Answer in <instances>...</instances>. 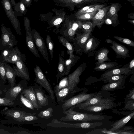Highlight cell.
Masks as SVG:
<instances>
[{"mask_svg": "<svg viewBox=\"0 0 134 134\" xmlns=\"http://www.w3.org/2000/svg\"><path fill=\"white\" fill-rule=\"evenodd\" d=\"M69 80L68 76L63 78L54 87L53 90L54 93L66 87L68 85Z\"/></svg>", "mask_w": 134, "mask_h": 134, "instance_id": "obj_37", "label": "cell"}, {"mask_svg": "<svg viewBox=\"0 0 134 134\" xmlns=\"http://www.w3.org/2000/svg\"><path fill=\"white\" fill-rule=\"evenodd\" d=\"M125 80H123L111 83H107L102 86L101 91H109L124 89L125 88Z\"/></svg>", "mask_w": 134, "mask_h": 134, "instance_id": "obj_27", "label": "cell"}, {"mask_svg": "<svg viewBox=\"0 0 134 134\" xmlns=\"http://www.w3.org/2000/svg\"><path fill=\"white\" fill-rule=\"evenodd\" d=\"M133 129V128L131 126H126L124 129V130H126L129 131L131 130H132Z\"/></svg>", "mask_w": 134, "mask_h": 134, "instance_id": "obj_52", "label": "cell"}, {"mask_svg": "<svg viewBox=\"0 0 134 134\" xmlns=\"http://www.w3.org/2000/svg\"><path fill=\"white\" fill-rule=\"evenodd\" d=\"M16 107L14 103L9 99L5 97H0V107Z\"/></svg>", "mask_w": 134, "mask_h": 134, "instance_id": "obj_41", "label": "cell"}, {"mask_svg": "<svg viewBox=\"0 0 134 134\" xmlns=\"http://www.w3.org/2000/svg\"><path fill=\"white\" fill-rule=\"evenodd\" d=\"M88 89L85 88L77 94L65 100L62 104L63 111H65L77 104L91 98L98 92L87 93Z\"/></svg>", "mask_w": 134, "mask_h": 134, "instance_id": "obj_4", "label": "cell"}, {"mask_svg": "<svg viewBox=\"0 0 134 134\" xmlns=\"http://www.w3.org/2000/svg\"><path fill=\"white\" fill-rule=\"evenodd\" d=\"M128 76L123 75L111 76L102 79L104 83H111L126 80Z\"/></svg>", "mask_w": 134, "mask_h": 134, "instance_id": "obj_34", "label": "cell"}, {"mask_svg": "<svg viewBox=\"0 0 134 134\" xmlns=\"http://www.w3.org/2000/svg\"><path fill=\"white\" fill-rule=\"evenodd\" d=\"M59 31L62 36L69 42L73 41L77 32L80 30L79 21H69Z\"/></svg>", "mask_w": 134, "mask_h": 134, "instance_id": "obj_10", "label": "cell"}, {"mask_svg": "<svg viewBox=\"0 0 134 134\" xmlns=\"http://www.w3.org/2000/svg\"><path fill=\"white\" fill-rule=\"evenodd\" d=\"M98 10L93 12L85 13L75 16L77 19L86 20L92 19Z\"/></svg>", "mask_w": 134, "mask_h": 134, "instance_id": "obj_42", "label": "cell"}, {"mask_svg": "<svg viewBox=\"0 0 134 134\" xmlns=\"http://www.w3.org/2000/svg\"><path fill=\"white\" fill-rule=\"evenodd\" d=\"M119 4L118 3H114L110 6L107 12L106 17L109 19L113 23H116L118 20V13L119 9Z\"/></svg>", "mask_w": 134, "mask_h": 134, "instance_id": "obj_29", "label": "cell"}, {"mask_svg": "<svg viewBox=\"0 0 134 134\" xmlns=\"http://www.w3.org/2000/svg\"><path fill=\"white\" fill-rule=\"evenodd\" d=\"M103 123L100 121L93 122H82L76 123L65 122L57 119L55 122V126L57 128L66 127L89 129L95 128L102 126Z\"/></svg>", "mask_w": 134, "mask_h": 134, "instance_id": "obj_11", "label": "cell"}, {"mask_svg": "<svg viewBox=\"0 0 134 134\" xmlns=\"http://www.w3.org/2000/svg\"><path fill=\"white\" fill-rule=\"evenodd\" d=\"M86 63L84 62L79 65L72 73L68 76V86L65 88L55 92L57 101L59 103L72 97L76 93L83 91L85 88H81L77 86L80 79V76L86 69Z\"/></svg>", "mask_w": 134, "mask_h": 134, "instance_id": "obj_1", "label": "cell"}, {"mask_svg": "<svg viewBox=\"0 0 134 134\" xmlns=\"http://www.w3.org/2000/svg\"><path fill=\"white\" fill-rule=\"evenodd\" d=\"M5 62L3 57L0 55V79L4 84L7 82L5 67Z\"/></svg>", "mask_w": 134, "mask_h": 134, "instance_id": "obj_35", "label": "cell"}, {"mask_svg": "<svg viewBox=\"0 0 134 134\" xmlns=\"http://www.w3.org/2000/svg\"><path fill=\"white\" fill-rule=\"evenodd\" d=\"M70 70H68L65 65V60L60 55L58 64L56 77L58 81L64 76L68 75Z\"/></svg>", "mask_w": 134, "mask_h": 134, "instance_id": "obj_30", "label": "cell"}, {"mask_svg": "<svg viewBox=\"0 0 134 134\" xmlns=\"http://www.w3.org/2000/svg\"><path fill=\"white\" fill-rule=\"evenodd\" d=\"M28 87L26 80L23 79L16 85L8 89L5 92V97L13 102L18 95Z\"/></svg>", "mask_w": 134, "mask_h": 134, "instance_id": "obj_16", "label": "cell"}, {"mask_svg": "<svg viewBox=\"0 0 134 134\" xmlns=\"http://www.w3.org/2000/svg\"><path fill=\"white\" fill-rule=\"evenodd\" d=\"M132 118H134V111H132L126 116L114 122L111 125L112 127L109 130L114 132L120 129L125 126Z\"/></svg>", "mask_w": 134, "mask_h": 134, "instance_id": "obj_22", "label": "cell"}, {"mask_svg": "<svg viewBox=\"0 0 134 134\" xmlns=\"http://www.w3.org/2000/svg\"><path fill=\"white\" fill-rule=\"evenodd\" d=\"M46 40L47 48L50 55L51 59L52 60L53 57L54 43L49 35H46Z\"/></svg>", "mask_w": 134, "mask_h": 134, "instance_id": "obj_40", "label": "cell"}, {"mask_svg": "<svg viewBox=\"0 0 134 134\" xmlns=\"http://www.w3.org/2000/svg\"><path fill=\"white\" fill-rule=\"evenodd\" d=\"M100 43L99 40L91 34L85 44L83 53L88 57L93 56Z\"/></svg>", "mask_w": 134, "mask_h": 134, "instance_id": "obj_17", "label": "cell"}, {"mask_svg": "<svg viewBox=\"0 0 134 134\" xmlns=\"http://www.w3.org/2000/svg\"><path fill=\"white\" fill-rule=\"evenodd\" d=\"M105 41L112 44L110 47L115 53L117 58L125 59L130 57L129 50L125 46L109 39H106Z\"/></svg>", "mask_w": 134, "mask_h": 134, "instance_id": "obj_15", "label": "cell"}, {"mask_svg": "<svg viewBox=\"0 0 134 134\" xmlns=\"http://www.w3.org/2000/svg\"><path fill=\"white\" fill-rule=\"evenodd\" d=\"M86 134H117L115 132H112L108 130L106 128L100 129H95L93 131L86 133Z\"/></svg>", "mask_w": 134, "mask_h": 134, "instance_id": "obj_44", "label": "cell"}, {"mask_svg": "<svg viewBox=\"0 0 134 134\" xmlns=\"http://www.w3.org/2000/svg\"><path fill=\"white\" fill-rule=\"evenodd\" d=\"M1 55L7 62L15 64L18 60H21L26 62V58L25 54H22L16 46L15 48L1 50Z\"/></svg>", "mask_w": 134, "mask_h": 134, "instance_id": "obj_7", "label": "cell"}, {"mask_svg": "<svg viewBox=\"0 0 134 134\" xmlns=\"http://www.w3.org/2000/svg\"><path fill=\"white\" fill-rule=\"evenodd\" d=\"M118 106V104L111 99L102 98L97 104L84 108L82 110L91 112H98L112 109Z\"/></svg>", "mask_w": 134, "mask_h": 134, "instance_id": "obj_12", "label": "cell"}, {"mask_svg": "<svg viewBox=\"0 0 134 134\" xmlns=\"http://www.w3.org/2000/svg\"><path fill=\"white\" fill-rule=\"evenodd\" d=\"M20 93L31 102L35 108L37 110H39V109L32 86H29L27 88L24 89Z\"/></svg>", "mask_w": 134, "mask_h": 134, "instance_id": "obj_23", "label": "cell"}, {"mask_svg": "<svg viewBox=\"0 0 134 134\" xmlns=\"http://www.w3.org/2000/svg\"><path fill=\"white\" fill-rule=\"evenodd\" d=\"M102 97L100 92H98L91 98L74 107L75 108H77L79 109L82 110L84 108L97 104L100 101Z\"/></svg>", "mask_w": 134, "mask_h": 134, "instance_id": "obj_25", "label": "cell"}, {"mask_svg": "<svg viewBox=\"0 0 134 134\" xmlns=\"http://www.w3.org/2000/svg\"><path fill=\"white\" fill-rule=\"evenodd\" d=\"M13 102L16 107H18L22 110L25 108L31 110L34 109L35 108L31 102L20 93L18 95Z\"/></svg>", "mask_w": 134, "mask_h": 134, "instance_id": "obj_21", "label": "cell"}, {"mask_svg": "<svg viewBox=\"0 0 134 134\" xmlns=\"http://www.w3.org/2000/svg\"><path fill=\"white\" fill-rule=\"evenodd\" d=\"M1 35L0 39V50L8 49L16 46L18 41L11 29L6 27L2 23L1 24Z\"/></svg>", "mask_w": 134, "mask_h": 134, "instance_id": "obj_3", "label": "cell"}, {"mask_svg": "<svg viewBox=\"0 0 134 134\" xmlns=\"http://www.w3.org/2000/svg\"><path fill=\"white\" fill-rule=\"evenodd\" d=\"M39 109L48 105L49 96L46 94L43 87L35 83L32 86Z\"/></svg>", "mask_w": 134, "mask_h": 134, "instance_id": "obj_14", "label": "cell"}, {"mask_svg": "<svg viewBox=\"0 0 134 134\" xmlns=\"http://www.w3.org/2000/svg\"><path fill=\"white\" fill-rule=\"evenodd\" d=\"M59 42L67 49V53L69 55V57H71L74 55L73 52L74 51V47L73 44L70 43L63 36H58Z\"/></svg>", "mask_w": 134, "mask_h": 134, "instance_id": "obj_33", "label": "cell"}, {"mask_svg": "<svg viewBox=\"0 0 134 134\" xmlns=\"http://www.w3.org/2000/svg\"><path fill=\"white\" fill-rule=\"evenodd\" d=\"M10 1L12 6L13 7L16 3L15 2V0H10Z\"/></svg>", "mask_w": 134, "mask_h": 134, "instance_id": "obj_53", "label": "cell"}, {"mask_svg": "<svg viewBox=\"0 0 134 134\" xmlns=\"http://www.w3.org/2000/svg\"><path fill=\"white\" fill-rule=\"evenodd\" d=\"M15 15L16 17L25 15L26 13L27 9L21 0L16 3L13 7Z\"/></svg>", "mask_w": 134, "mask_h": 134, "instance_id": "obj_32", "label": "cell"}, {"mask_svg": "<svg viewBox=\"0 0 134 134\" xmlns=\"http://www.w3.org/2000/svg\"><path fill=\"white\" fill-rule=\"evenodd\" d=\"M127 0L128 1H129L130 2H131V3H133L134 2V0Z\"/></svg>", "mask_w": 134, "mask_h": 134, "instance_id": "obj_55", "label": "cell"}, {"mask_svg": "<svg viewBox=\"0 0 134 134\" xmlns=\"http://www.w3.org/2000/svg\"><path fill=\"white\" fill-rule=\"evenodd\" d=\"M26 43L30 51L36 57L40 58V56L36 47L31 34V29L26 30Z\"/></svg>", "mask_w": 134, "mask_h": 134, "instance_id": "obj_26", "label": "cell"}, {"mask_svg": "<svg viewBox=\"0 0 134 134\" xmlns=\"http://www.w3.org/2000/svg\"><path fill=\"white\" fill-rule=\"evenodd\" d=\"M32 0H21L26 7H30L31 5Z\"/></svg>", "mask_w": 134, "mask_h": 134, "instance_id": "obj_49", "label": "cell"}, {"mask_svg": "<svg viewBox=\"0 0 134 134\" xmlns=\"http://www.w3.org/2000/svg\"><path fill=\"white\" fill-rule=\"evenodd\" d=\"M31 34L33 41L38 50L48 63L49 60L46 47L43 38L35 29L31 30Z\"/></svg>", "mask_w": 134, "mask_h": 134, "instance_id": "obj_13", "label": "cell"}, {"mask_svg": "<svg viewBox=\"0 0 134 134\" xmlns=\"http://www.w3.org/2000/svg\"><path fill=\"white\" fill-rule=\"evenodd\" d=\"M6 92L0 89V97H5Z\"/></svg>", "mask_w": 134, "mask_h": 134, "instance_id": "obj_51", "label": "cell"}, {"mask_svg": "<svg viewBox=\"0 0 134 134\" xmlns=\"http://www.w3.org/2000/svg\"><path fill=\"white\" fill-rule=\"evenodd\" d=\"M1 3L6 15L10 21L16 33L21 35L19 21L14 14L10 0H1Z\"/></svg>", "mask_w": 134, "mask_h": 134, "instance_id": "obj_8", "label": "cell"}, {"mask_svg": "<svg viewBox=\"0 0 134 134\" xmlns=\"http://www.w3.org/2000/svg\"><path fill=\"white\" fill-rule=\"evenodd\" d=\"M80 58L79 57L74 55L71 57H69V59L65 61V66L68 70H71V67L77 62Z\"/></svg>", "mask_w": 134, "mask_h": 134, "instance_id": "obj_38", "label": "cell"}, {"mask_svg": "<svg viewBox=\"0 0 134 134\" xmlns=\"http://www.w3.org/2000/svg\"><path fill=\"white\" fill-rule=\"evenodd\" d=\"M113 37L119 41L123 43L130 46L134 47V42L130 39L126 38H122L116 35L114 36Z\"/></svg>", "mask_w": 134, "mask_h": 134, "instance_id": "obj_45", "label": "cell"}, {"mask_svg": "<svg viewBox=\"0 0 134 134\" xmlns=\"http://www.w3.org/2000/svg\"><path fill=\"white\" fill-rule=\"evenodd\" d=\"M34 70L35 75L34 81L36 83L44 88L47 91L52 100L54 101V93L53 90L41 69L39 66L36 65Z\"/></svg>", "mask_w": 134, "mask_h": 134, "instance_id": "obj_6", "label": "cell"}, {"mask_svg": "<svg viewBox=\"0 0 134 134\" xmlns=\"http://www.w3.org/2000/svg\"><path fill=\"white\" fill-rule=\"evenodd\" d=\"M75 108L73 106L66 110L63 111V113L66 116L61 118L59 120L64 121L85 122L109 120L113 118L111 116L103 114H93L79 112L74 110L73 109Z\"/></svg>", "mask_w": 134, "mask_h": 134, "instance_id": "obj_2", "label": "cell"}, {"mask_svg": "<svg viewBox=\"0 0 134 134\" xmlns=\"http://www.w3.org/2000/svg\"><path fill=\"white\" fill-rule=\"evenodd\" d=\"M124 107L120 109V110H127L130 111H134V100L125 99Z\"/></svg>", "mask_w": 134, "mask_h": 134, "instance_id": "obj_43", "label": "cell"}, {"mask_svg": "<svg viewBox=\"0 0 134 134\" xmlns=\"http://www.w3.org/2000/svg\"><path fill=\"white\" fill-rule=\"evenodd\" d=\"M110 6H105L99 9L92 19L93 28L97 26L100 28L107 18L106 15Z\"/></svg>", "mask_w": 134, "mask_h": 134, "instance_id": "obj_19", "label": "cell"}, {"mask_svg": "<svg viewBox=\"0 0 134 134\" xmlns=\"http://www.w3.org/2000/svg\"><path fill=\"white\" fill-rule=\"evenodd\" d=\"M116 62H104L98 65H96L93 70L97 71H107L111 69L118 68L120 66H118Z\"/></svg>", "mask_w": 134, "mask_h": 134, "instance_id": "obj_31", "label": "cell"}, {"mask_svg": "<svg viewBox=\"0 0 134 134\" xmlns=\"http://www.w3.org/2000/svg\"><path fill=\"white\" fill-rule=\"evenodd\" d=\"M10 88V87L8 85H5L3 82L0 80V89L6 92Z\"/></svg>", "mask_w": 134, "mask_h": 134, "instance_id": "obj_48", "label": "cell"}, {"mask_svg": "<svg viewBox=\"0 0 134 134\" xmlns=\"http://www.w3.org/2000/svg\"><path fill=\"white\" fill-rule=\"evenodd\" d=\"M5 67L6 78L8 82V85L10 87L16 85H17L15 80L16 76L13 69L6 62L5 63Z\"/></svg>", "mask_w": 134, "mask_h": 134, "instance_id": "obj_28", "label": "cell"}, {"mask_svg": "<svg viewBox=\"0 0 134 134\" xmlns=\"http://www.w3.org/2000/svg\"><path fill=\"white\" fill-rule=\"evenodd\" d=\"M109 52L108 49L105 47L102 48L98 51H96L94 55L95 60H97V62L95 64L98 65L106 61H110V60L108 57Z\"/></svg>", "mask_w": 134, "mask_h": 134, "instance_id": "obj_24", "label": "cell"}, {"mask_svg": "<svg viewBox=\"0 0 134 134\" xmlns=\"http://www.w3.org/2000/svg\"><path fill=\"white\" fill-rule=\"evenodd\" d=\"M40 0H33L34 2H37L38 1Z\"/></svg>", "mask_w": 134, "mask_h": 134, "instance_id": "obj_56", "label": "cell"}, {"mask_svg": "<svg viewBox=\"0 0 134 134\" xmlns=\"http://www.w3.org/2000/svg\"><path fill=\"white\" fill-rule=\"evenodd\" d=\"M134 69L130 70L128 67V64H127L121 68H114L105 71L100 76V79L105 78L111 76L123 75L128 76L131 74H133Z\"/></svg>", "mask_w": 134, "mask_h": 134, "instance_id": "obj_20", "label": "cell"}, {"mask_svg": "<svg viewBox=\"0 0 134 134\" xmlns=\"http://www.w3.org/2000/svg\"><path fill=\"white\" fill-rule=\"evenodd\" d=\"M53 108L50 107L45 110L40 111L37 115L38 117L41 119H48L53 116Z\"/></svg>", "mask_w": 134, "mask_h": 134, "instance_id": "obj_36", "label": "cell"}, {"mask_svg": "<svg viewBox=\"0 0 134 134\" xmlns=\"http://www.w3.org/2000/svg\"><path fill=\"white\" fill-rule=\"evenodd\" d=\"M24 62L19 60L17 61L13 66V69L16 76H18L26 81L30 80V76L28 69L25 65Z\"/></svg>", "mask_w": 134, "mask_h": 134, "instance_id": "obj_18", "label": "cell"}, {"mask_svg": "<svg viewBox=\"0 0 134 134\" xmlns=\"http://www.w3.org/2000/svg\"><path fill=\"white\" fill-rule=\"evenodd\" d=\"M80 29L85 32L92 31L93 25L90 21L82 22L79 21Z\"/></svg>", "mask_w": 134, "mask_h": 134, "instance_id": "obj_39", "label": "cell"}, {"mask_svg": "<svg viewBox=\"0 0 134 134\" xmlns=\"http://www.w3.org/2000/svg\"><path fill=\"white\" fill-rule=\"evenodd\" d=\"M128 67L129 69H134V59H133L128 64Z\"/></svg>", "mask_w": 134, "mask_h": 134, "instance_id": "obj_50", "label": "cell"}, {"mask_svg": "<svg viewBox=\"0 0 134 134\" xmlns=\"http://www.w3.org/2000/svg\"><path fill=\"white\" fill-rule=\"evenodd\" d=\"M0 51H1L0 50Z\"/></svg>", "mask_w": 134, "mask_h": 134, "instance_id": "obj_57", "label": "cell"}, {"mask_svg": "<svg viewBox=\"0 0 134 134\" xmlns=\"http://www.w3.org/2000/svg\"><path fill=\"white\" fill-rule=\"evenodd\" d=\"M128 21L129 23H131L132 24L134 25V20H128Z\"/></svg>", "mask_w": 134, "mask_h": 134, "instance_id": "obj_54", "label": "cell"}, {"mask_svg": "<svg viewBox=\"0 0 134 134\" xmlns=\"http://www.w3.org/2000/svg\"><path fill=\"white\" fill-rule=\"evenodd\" d=\"M0 113L5 116L8 123L16 124L23 117L28 115H35L36 113H28L20 109L17 107L10 109H3Z\"/></svg>", "mask_w": 134, "mask_h": 134, "instance_id": "obj_5", "label": "cell"}, {"mask_svg": "<svg viewBox=\"0 0 134 134\" xmlns=\"http://www.w3.org/2000/svg\"><path fill=\"white\" fill-rule=\"evenodd\" d=\"M78 31L73 41L74 51L77 54L81 56L83 53L86 43L92 31Z\"/></svg>", "mask_w": 134, "mask_h": 134, "instance_id": "obj_9", "label": "cell"}, {"mask_svg": "<svg viewBox=\"0 0 134 134\" xmlns=\"http://www.w3.org/2000/svg\"><path fill=\"white\" fill-rule=\"evenodd\" d=\"M64 19V18H62L61 17H58L55 18L54 19H52L50 23V25L51 26H55L56 28L58 29Z\"/></svg>", "mask_w": 134, "mask_h": 134, "instance_id": "obj_46", "label": "cell"}, {"mask_svg": "<svg viewBox=\"0 0 134 134\" xmlns=\"http://www.w3.org/2000/svg\"><path fill=\"white\" fill-rule=\"evenodd\" d=\"M124 99H131L134 100V89L133 88L132 89L129 90V93L126 95Z\"/></svg>", "mask_w": 134, "mask_h": 134, "instance_id": "obj_47", "label": "cell"}]
</instances>
